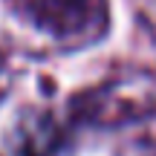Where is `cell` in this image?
I'll return each mask as SVG.
<instances>
[{
    "instance_id": "6da1fadb",
    "label": "cell",
    "mask_w": 156,
    "mask_h": 156,
    "mask_svg": "<svg viewBox=\"0 0 156 156\" xmlns=\"http://www.w3.org/2000/svg\"><path fill=\"white\" fill-rule=\"evenodd\" d=\"M17 6L38 26L58 35L78 32L93 15V0H17Z\"/></svg>"
}]
</instances>
